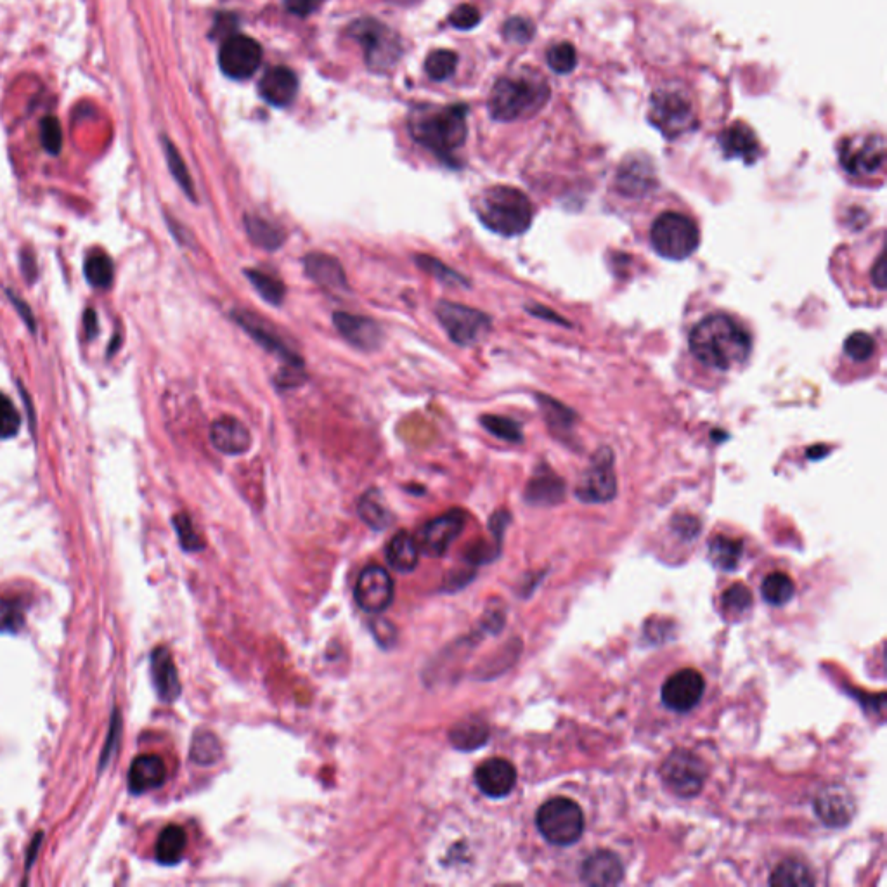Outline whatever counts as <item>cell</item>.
<instances>
[{
	"instance_id": "cell-1",
	"label": "cell",
	"mask_w": 887,
	"mask_h": 887,
	"mask_svg": "<svg viewBox=\"0 0 887 887\" xmlns=\"http://www.w3.org/2000/svg\"><path fill=\"white\" fill-rule=\"evenodd\" d=\"M690 350L707 368L733 370L751 354V337L730 316L713 314L693 328Z\"/></svg>"
},
{
	"instance_id": "cell-2",
	"label": "cell",
	"mask_w": 887,
	"mask_h": 887,
	"mask_svg": "<svg viewBox=\"0 0 887 887\" xmlns=\"http://www.w3.org/2000/svg\"><path fill=\"white\" fill-rule=\"evenodd\" d=\"M409 132L416 143L451 163L467 139V106H421L409 118Z\"/></svg>"
},
{
	"instance_id": "cell-3",
	"label": "cell",
	"mask_w": 887,
	"mask_h": 887,
	"mask_svg": "<svg viewBox=\"0 0 887 887\" xmlns=\"http://www.w3.org/2000/svg\"><path fill=\"white\" fill-rule=\"evenodd\" d=\"M548 99L546 80L532 70H520L499 78L489 98V111L499 122H513L538 113Z\"/></svg>"
},
{
	"instance_id": "cell-4",
	"label": "cell",
	"mask_w": 887,
	"mask_h": 887,
	"mask_svg": "<svg viewBox=\"0 0 887 887\" xmlns=\"http://www.w3.org/2000/svg\"><path fill=\"white\" fill-rule=\"evenodd\" d=\"M475 212L484 226L505 238L524 234L532 224V203L520 189L493 186L480 193Z\"/></svg>"
},
{
	"instance_id": "cell-5",
	"label": "cell",
	"mask_w": 887,
	"mask_h": 887,
	"mask_svg": "<svg viewBox=\"0 0 887 887\" xmlns=\"http://www.w3.org/2000/svg\"><path fill=\"white\" fill-rule=\"evenodd\" d=\"M349 35L363 47L366 65L375 72H387L399 61L402 44L399 35L373 18H361L349 26Z\"/></svg>"
},
{
	"instance_id": "cell-6",
	"label": "cell",
	"mask_w": 887,
	"mask_h": 887,
	"mask_svg": "<svg viewBox=\"0 0 887 887\" xmlns=\"http://www.w3.org/2000/svg\"><path fill=\"white\" fill-rule=\"evenodd\" d=\"M650 240L664 259L685 260L699 248V227L687 215L666 212L655 219Z\"/></svg>"
},
{
	"instance_id": "cell-7",
	"label": "cell",
	"mask_w": 887,
	"mask_h": 887,
	"mask_svg": "<svg viewBox=\"0 0 887 887\" xmlns=\"http://www.w3.org/2000/svg\"><path fill=\"white\" fill-rule=\"evenodd\" d=\"M648 120L661 130L667 139H676L697 124L693 101L683 89L664 87L650 98Z\"/></svg>"
},
{
	"instance_id": "cell-8",
	"label": "cell",
	"mask_w": 887,
	"mask_h": 887,
	"mask_svg": "<svg viewBox=\"0 0 887 887\" xmlns=\"http://www.w3.org/2000/svg\"><path fill=\"white\" fill-rule=\"evenodd\" d=\"M536 825L541 836L551 844L572 846L583 837V810L572 799L555 797L539 808Z\"/></svg>"
},
{
	"instance_id": "cell-9",
	"label": "cell",
	"mask_w": 887,
	"mask_h": 887,
	"mask_svg": "<svg viewBox=\"0 0 887 887\" xmlns=\"http://www.w3.org/2000/svg\"><path fill=\"white\" fill-rule=\"evenodd\" d=\"M435 316L442 324L447 337L451 338V342L460 347L479 344L480 340L491 331V318L486 312L468 305L442 300L435 307Z\"/></svg>"
},
{
	"instance_id": "cell-10",
	"label": "cell",
	"mask_w": 887,
	"mask_h": 887,
	"mask_svg": "<svg viewBox=\"0 0 887 887\" xmlns=\"http://www.w3.org/2000/svg\"><path fill=\"white\" fill-rule=\"evenodd\" d=\"M661 775L667 789L676 796L693 797L706 784L707 768L697 754L687 749H678L667 756L662 764Z\"/></svg>"
},
{
	"instance_id": "cell-11",
	"label": "cell",
	"mask_w": 887,
	"mask_h": 887,
	"mask_svg": "<svg viewBox=\"0 0 887 887\" xmlns=\"http://www.w3.org/2000/svg\"><path fill=\"white\" fill-rule=\"evenodd\" d=\"M842 169L851 175H875L886 163V141L881 134L848 137L839 151Z\"/></svg>"
},
{
	"instance_id": "cell-12",
	"label": "cell",
	"mask_w": 887,
	"mask_h": 887,
	"mask_svg": "<svg viewBox=\"0 0 887 887\" xmlns=\"http://www.w3.org/2000/svg\"><path fill=\"white\" fill-rule=\"evenodd\" d=\"M465 524H467V513L460 508H454V510L442 513L439 517L432 518L430 522L421 527L418 538H416L421 553L432 558L446 555L449 546L460 538Z\"/></svg>"
},
{
	"instance_id": "cell-13",
	"label": "cell",
	"mask_w": 887,
	"mask_h": 887,
	"mask_svg": "<svg viewBox=\"0 0 887 887\" xmlns=\"http://www.w3.org/2000/svg\"><path fill=\"white\" fill-rule=\"evenodd\" d=\"M233 319L240 324L241 330L247 331L248 335L262 349L279 357L283 366H305L300 354H297L290 345L286 344L285 338L281 337L276 328L266 319L260 318L250 311H241V309H236L233 312Z\"/></svg>"
},
{
	"instance_id": "cell-14",
	"label": "cell",
	"mask_w": 887,
	"mask_h": 887,
	"mask_svg": "<svg viewBox=\"0 0 887 887\" xmlns=\"http://www.w3.org/2000/svg\"><path fill=\"white\" fill-rule=\"evenodd\" d=\"M219 63L227 77L245 80L259 70L262 63V47L252 37L233 35L222 44Z\"/></svg>"
},
{
	"instance_id": "cell-15",
	"label": "cell",
	"mask_w": 887,
	"mask_h": 887,
	"mask_svg": "<svg viewBox=\"0 0 887 887\" xmlns=\"http://www.w3.org/2000/svg\"><path fill=\"white\" fill-rule=\"evenodd\" d=\"M356 602L364 612L382 614L394 602V581L389 570L368 565L356 584Z\"/></svg>"
},
{
	"instance_id": "cell-16",
	"label": "cell",
	"mask_w": 887,
	"mask_h": 887,
	"mask_svg": "<svg viewBox=\"0 0 887 887\" xmlns=\"http://www.w3.org/2000/svg\"><path fill=\"white\" fill-rule=\"evenodd\" d=\"M706 690V681L695 669H681L667 678L662 687V702L676 713H688L699 704Z\"/></svg>"
},
{
	"instance_id": "cell-17",
	"label": "cell",
	"mask_w": 887,
	"mask_h": 887,
	"mask_svg": "<svg viewBox=\"0 0 887 887\" xmlns=\"http://www.w3.org/2000/svg\"><path fill=\"white\" fill-rule=\"evenodd\" d=\"M304 271L305 276L330 297L344 298L345 295H349L350 286L344 267L328 253H307L304 259Z\"/></svg>"
},
{
	"instance_id": "cell-18",
	"label": "cell",
	"mask_w": 887,
	"mask_h": 887,
	"mask_svg": "<svg viewBox=\"0 0 887 887\" xmlns=\"http://www.w3.org/2000/svg\"><path fill=\"white\" fill-rule=\"evenodd\" d=\"M617 482L612 454L609 451L600 454L590 470H586L583 479L577 486V498L586 503H605L616 496Z\"/></svg>"
},
{
	"instance_id": "cell-19",
	"label": "cell",
	"mask_w": 887,
	"mask_h": 887,
	"mask_svg": "<svg viewBox=\"0 0 887 887\" xmlns=\"http://www.w3.org/2000/svg\"><path fill=\"white\" fill-rule=\"evenodd\" d=\"M333 324L338 333L357 350L373 352L382 345V326L376 323L375 319L349 312H335Z\"/></svg>"
},
{
	"instance_id": "cell-20",
	"label": "cell",
	"mask_w": 887,
	"mask_h": 887,
	"mask_svg": "<svg viewBox=\"0 0 887 887\" xmlns=\"http://www.w3.org/2000/svg\"><path fill=\"white\" fill-rule=\"evenodd\" d=\"M475 784L482 794L501 799L510 796L517 785V770L503 758L487 759L475 771Z\"/></svg>"
},
{
	"instance_id": "cell-21",
	"label": "cell",
	"mask_w": 887,
	"mask_h": 887,
	"mask_svg": "<svg viewBox=\"0 0 887 887\" xmlns=\"http://www.w3.org/2000/svg\"><path fill=\"white\" fill-rule=\"evenodd\" d=\"M815 811L825 825L841 829L846 827L856 813L855 797L844 787H827L815 799Z\"/></svg>"
},
{
	"instance_id": "cell-22",
	"label": "cell",
	"mask_w": 887,
	"mask_h": 887,
	"mask_svg": "<svg viewBox=\"0 0 887 887\" xmlns=\"http://www.w3.org/2000/svg\"><path fill=\"white\" fill-rule=\"evenodd\" d=\"M210 441L219 453L240 456L250 451L252 434L243 421L234 416H221L210 427Z\"/></svg>"
},
{
	"instance_id": "cell-23",
	"label": "cell",
	"mask_w": 887,
	"mask_h": 887,
	"mask_svg": "<svg viewBox=\"0 0 887 887\" xmlns=\"http://www.w3.org/2000/svg\"><path fill=\"white\" fill-rule=\"evenodd\" d=\"M624 877V867L616 853L600 849L584 860L581 879L588 886H617Z\"/></svg>"
},
{
	"instance_id": "cell-24",
	"label": "cell",
	"mask_w": 887,
	"mask_h": 887,
	"mask_svg": "<svg viewBox=\"0 0 887 887\" xmlns=\"http://www.w3.org/2000/svg\"><path fill=\"white\" fill-rule=\"evenodd\" d=\"M719 144L726 158H740L747 165H752L761 156L758 137L744 122H735L723 130V134L719 136Z\"/></svg>"
},
{
	"instance_id": "cell-25",
	"label": "cell",
	"mask_w": 887,
	"mask_h": 887,
	"mask_svg": "<svg viewBox=\"0 0 887 887\" xmlns=\"http://www.w3.org/2000/svg\"><path fill=\"white\" fill-rule=\"evenodd\" d=\"M167 780V766L156 754H143L132 761L129 770V789L132 794H144L162 787Z\"/></svg>"
},
{
	"instance_id": "cell-26",
	"label": "cell",
	"mask_w": 887,
	"mask_h": 887,
	"mask_svg": "<svg viewBox=\"0 0 887 887\" xmlns=\"http://www.w3.org/2000/svg\"><path fill=\"white\" fill-rule=\"evenodd\" d=\"M151 676L155 683L158 697L163 702H174L181 693V681L175 667L174 659L165 647L156 648L151 654Z\"/></svg>"
},
{
	"instance_id": "cell-27",
	"label": "cell",
	"mask_w": 887,
	"mask_h": 887,
	"mask_svg": "<svg viewBox=\"0 0 887 887\" xmlns=\"http://www.w3.org/2000/svg\"><path fill=\"white\" fill-rule=\"evenodd\" d=\"M297 91V77L285 66H276L269 70L259 84L260 96L274 106H288L297 96Z\"/></svg>"
},
{
	"instance_id": "cell-28",
	"label": "cell",
	"mask_w": 887,
	"mask_h": 887,
	"mask_svg": "<svg viewBox=\"0 0 887 887\" xmlns=\"http://www.w3.org/2000/svg\"><path fill=\"white\" fill-rule=\"evenodd\" d=\"M245 229L253 245L267 252L278 250L286 241L285 229L279 226L278 222L266 219L262 215H245Z\"/></svg>"
},
{
	"instance_id": "cell-29",
	"label": "cell",
	"mask_w": 887,
	"mask_h": 887,
	"mask_svg": "<svg viewBox=\"0 0 887 887\" xmlns=\"http://www.w3.org/2000/svg\"><path fill=\"white\" fill-rule=\"evenodd\" d=\"M420 555L418 541L415 536H411L406 531L397 532L387 546V560H389L390 567L402 574H408L411 570L416 569V565L420 562Z\"/></svg>"
},
{
	"instance_id": "cell-30",
	"label": "cell",
	"mask_w": 887,
	"mask_h": 887,
	"mask_svg": "<svg viewBox=\"0 0 887 887\" xmlns=\"http://www.w3.org/2000/svg\"><path fill=\"white\" fill-rule=\"evenodd\" d=\"M188 846V836L179 825H167L156 841L155 856L162 865H175L182 860Z\"/></svg>"
},
{
	"instance_id": "cell-31",
	"label": "cell",
	"mask_w": 887,
	"mask_h": 887,
	"mask_svg": "<svg viewBox=\"0 0 887 887\" xmlns=\"http://www.w3.org/2000/svg\"><path fill=\"white\" fill-rule=\"evenodd\" d=\"M489 739V726L480 719H465L449 732L451 744L460 751H475Z\"/></svg>"
},
{
	"instance_id": "cell-32",
	"label": "cell",
	"mask_w": 887,
	"mask_h": 887,
	"mask_svg": "<svg viewBox=\"0 0 887 887\" xmlns=\"http://www.w3.org/2000/svg\"><path fill=\"white\" fill-rule=\"evenodd\" d=\"M359 515L363 518L364 524L370 525L375 531H383L392 524V513L385 505L382 494L376 489L368 491L359 501Z\"/></svg>"
},
{
	"instance_id": "cell-33",
	"label": "cell",
	"mask_w": 887,
	"mask_h": 887,
	"mask_svg": "<svg viewBox=\"0 0 887 887\" xmlns=\"http://www.w3.org/2000/svg\"><path fill=\"white\" fill-rule=\"evenodd\" d=\"M245 276L267 304L281 305L285 302L286 286L278 276L260 269H245Z\"/></svg>"
},
{
	"instance_id": "cell-34",
	"label": "cell",
	"mask_w": 887,
	"mask_h": 887,
	"mask_svg": "<svg viewBox=\"0 0 887 887\" xmlns=\"http://www.w3.org/2000/svg\"><path fill=\"white\" fill-rule=\"evenodd\" d=\"M770 884L777 887H810L815 886V877L804 863L785 860L773 870Z\"/></svg>"
},
{
	"instance_id": "cell-35",
	"label": "cell",
	"mask_w": 887,
	"mask_h": 887,
	"mask_svg": "<svg viewBox=\"0 0 887 887\" xmlns=\"http://www.w3.org/2000/svg\"><path fill=\"white\" fill-rule=\"evenodd\" d=\"M744 553V544L739 539L718 536L711 541L709 546V558L718 569L733 570L739 565Z\"/></svg>"
},
{
	"instance_id": "cell-36",
	"label": "cell",
	"mask_w": 887,
	"mask_h": 887,
	"mask_svg": "<svg viewBox=\"0 0 887 887\" xmlns=\"http://www.w3.org/2000/svg\"><path fill=\"white\" fill-rule=\"evenodd\" d=\"M619 184H621L624 193L641 195L643 191H648L652 186V170L648 165H643L640 160H633L631 163L622 165L621 172H619Z\"/></svg>"
},
{
	"instance_id": "cell-37",
	"label": "cell",
	"mask_w": 887,
	"mask_h": 887,
	"mask_svg": "<svg viewBox=\"0 0 887 887\" xmlns=\"http://www.w3.org/2000/svg\"><path fill=\"white\" fill-rule=\"evenodd\" d=\"M794 593H796L794 581L784 572H773L770 576L764 577L761 584V595L771 605H785L790 602Z\"/></svg>"
},
{
	"instance_id": "cell-38",
	"label": "cell",
	"mask_w": 887,
	"mask_h": 887,
	"mask_svg": "<svg viewBox=\"0 0 887 887\" xmlns=\"http://www.w3.org/2000/svg\"><path fill=\"white\" fill-rule=\"evenodd\" d=\"M85 278L94 288L106 290L113 283V262L104 252H94L85 260Z\"/></svg>"
},
{
	"instance_id": "cell-39",
	"label": "cell",
	"mask_w": 887,
	"mask_h": 887,
	"mask_svg": "<svg viewBox=\"0 0 887 887\" xmlns=\"http://www.w3.org/2000/svg\"><path fill=\"white\" fill-rule=\"evenodd\" d=\"M416 266L421 271L427 272L428 276L437 279L439 283L446 286H467V279L461 276L460 272L454 271L453 267L446 266L442 260L435 259L432 255H416Z\"/></svg>"
},
{
	"instance_id": "cell-40",
	"label": "cell",
	"mask_w": 887,
	"mask_h": 887,
	"mask_svg": "<svg viewBox=\"0 0 887 887\" xmlns=\"http://www.w3.org/2000/svg\"><path fill=\"white\" fill-rule=\"evenodd\" d=\"M562 493H564V486H562V482L557 477L541 475V477H534L531 480V484L527 486L525 496H527L531 503L544 505V503H555V501L562 498Z\"/></svg>"
},
{
	"instance_id": "cell-41",
	"label": "cell",
	"mask_w": 887,
	"mask_h": 887,
	"mask_svg": "<svg viewBox=\"0 0 887 887\" xmlns=\"http://www.w3.org/2000/svg\"><path fill=\"white\" fill-rule=\"evenodd\" d=\"M163 148H165L167 163H169V169L172 175H174L175 181L181 186L182 191L186 193L189 200L196 201L195 184H193L188 167H186V163L182 160V156L179 155V151H177L174 144L170 143L169 139H163Z\"/></svg>"
},
{
	"instance_id": "cell-42",
	"label": "cell",
	"mask_w": 887,
	"mask_h": 887,
	"mask_svg": "<svg viewBox=\"0 0 887 887\" xmlns=\"http://www.w3.org/2000/svg\"><path fill=\"white\" fill-rule=\"evenodd\" d=\"M222 745L214 733H200L196 735L191 749V759L196 764H214L221 759Z\"/></svg>"
},
{
	"instance_id": "cell-43",
	"label": "cell",
	"mask_w": 887,
	"mask_h": 887,
	"mask_svg": "<svg viewBox=\"0 0 887 887\" xmlns=\"http://www.w3.org/2000/svg\"><path fill=\"white\" fill-rule=\"evenodd\" d=\"M456 65H458V56L453 51L439 49L428 56L425 70H427L428 77L441 82L453 75Z\"/></svg>"
},
{
	"instance_id": "cell-44",
	"label": "cell",
	"mask_w": 887,
	"mask_h": 887,
	"mask_svg": "<svg viewBox=\"0 0 887 887\" xmlns=\"http://www.w3.org/2000/svg\"><path fill=\"white\" fill-rule=\"evenodd\" d=\"M480 423L489 434L496 435L498 439L508 442L522 441V428L517 421L505 418V416L486 415L480 418Z\"/></svg>"
},
{
	"instance_id": "cell-45",
	"label": "cell",
	"mask_w": 887,
	"mask_h": 887,
	"mask_svg": "<svg viewBox=\"0 0 887 887\" xmlns=\"http://www.w3.org/2000/svg\"><path fill=\"white\" fill-rule=\"evenodd\" d=\"M546 61L553 72L560 73V75L570 73L577 65L576 47L572 46L570 42H558L548 49Z\"/></svg>"
},
{
	"instance_id": "cell-46",
	"label": "cell",
	"mask_w": 887,
	"mask_h": 887,
	"mask_svg": "<svg viewBox=\"0 0 887 887\" xmlns=\"http://www.w3.org/2000/svg\"><path fill=\"white\" fill-rule=\"evenodd\" d=\"M721 602H723V609H725L726 612H732L735 616H739V614H744V612L751 609V590H749L747 586H744V584H733L732 588H728V590L723 593Z\"/></svg>"
},
{
	"instance_id": "cell-47",
	"label": "cell",
	"mask_w": 887,
	"mask_h": 887,
	"mask_svg": "<svg viewBox=\"0 0 887 887\" xmlns=\"http://www.w3.org/2000/svg\"><path fill=\"white\" fill-rule=\"evenodd\" d=\"M21 416L7 395L0 392V439H9L18 434Z\"/></svg>"
},
{
	"instance_id": "cell-48",
	"label": "cell",
	"mask_w": 887,
	"mask_h": 887,
	"mask_svg": "<svg viewBox=\"0 0 887 887\" xmlns=\"http://www.w3.org/2000/svg\"><path fill=\"white\" fill-rule=\"evenodd\" d=\"M40 143L47 153L59 155L63 148V129L58 118L46 117L40 122Z\"/></svg>"
},
{
	"instance_id": "cell-49",
	"label": "cell",
	"mask_w": 887,
	"mask_h": 887,
	"mask_svg": "<svg viewBox=\"0 0 887 887\" xmlns=\"http://www.w3.org/2000/svg\"><path fill=\"white\" fill-rule=\"evenodd\" d=\"M874 350V338L863 331H856L853 335H849L846 344H844V352L855 361H867L874 354Z\"/></svg>"
},
{
	"instance_id": "cell-50",
	"label": "cell",
	"mask_w": 887,
	"mask_h": 887,
	"mask_svg": "<svg viewBox=\"0 0 887 887\" xmlns=\"http://www.w3.org/2000/svg\"><path fill=\"white\" fill-rule=\"evenodd\" d=\"M175 531L179 534V539H181L182 548L186 551H200L203 548V543H201V538L198 536V532H196L195 525L191 522V518L188 515H177L174 518Z\"/></svg>"
},
{
	"instance_id": "cell-51",
	"label": "cell",
	"mask_w": 887,
	"mask_h": 887,
	"mask_svg": "<svg viewBox=\"0 0 887 887\" xmlns=\"http://www.w3.org/2000/svg\"><path fill=\"white\" fill-rule=\"evenodd\" d=\"M23 626V612L14 600H0V631H18Z\"/></svg>"
},
{
	"instance_id": "cell-52",
	"label": "cell",
	"mask_w": 887,
	"mask_h": 887,
	"mask_svg": "<svg viewBox=\"0 0 887 887\" xmlns=\"http://www.w3.org/2000/svg\"><path fill=\"white\" fill-rule=\"evenodd\" d=\"M534 35V25L525 18H512L505 25V37L517 44H525L529 42Z\"/></svg>"
},
{
	"instance_id": "cell-53",
	"label": "cell",
	"mask_w": 887,
	"mask_h": 887,
	"mask_svg": "<svg viewBox=\"0 0 887 887\" xmlns=\"http://www.w3.org/2000/svg\"><path fill=\"white\" fill-rule=\"evenodd\" d=\"M449 21H451V25L460 28V30H470L473 26L479 25L480 13L470 4H463V6L454 9L449 16Z\"/></svg>"
},
{
	"instance_id": "cell-54",
	"label": "cell",
	"mask_w": 887,
	"mask_h": 887,
	"mask_svg": "<svg viewBox=\"0 0 887 887\" xmlns=\"http://www.w3.org/2000/svg\"><path fill=\"white\" fill-rule=\"evenodd\" d=\"M323 4V0H285V6L290 13L297 16H309V14L318 11V7Z\"/></svg>"
},
{
	"instance_id": "cell-55",
	"label": "cell",
	"mask_w": 887,
	"mask_h": 887,
	"mask_svg": "<svg viewBox=\"0 0 887 887\" xmlns=\"http://www.w3.org/2000/svg\"><path fill=\"white\" fill-rule=\"evenodd\" d=\"M872 279H874V285L879 288V290H884L886 288L887 283V266H886V255L882 253L879 260H877V264H875L874 272H872Z\"/></svg>"
},
{
	"instance_id": "cell-56",
	"label": "cell",
	"mask_w": 887,
	"mask_h": 887,
	"mask_svg": "<svg viewBox=\"0 0 887 887\" xmlns=\"http://www.w3.org/2000/svg\"><path fill=\"white\" fill-rule=\"evenodd\" d=\"M85 331H87V338H92L96 335V331H98V318H96V314L92 309L85 312L84 318Z\"/></svg>"
},
{
	"instance_id": "cell-57",
	"label": "cell",
	"mask_w": 887,
	"mask_h": 887,
	"mask_svg": "<svg viewBox=\"0 0 887 887\" xmlns=\"http://www.w3.org/2000/svg\"><path fill=\"white\" fill-rule=\"evenodd\" d=\"M11 300H13V304L20 309L21 314L25 316L26 323H30V328H33L32 314H30V309L26 307V305L21 304L20 297H16V295H11Z\"/></svg>"
},
{
	"instance_id": "cell-58",
	"label": "cell",
	"mask_w": 887,
	"mask_h": 887,
	"mask_svg": "<svg viewBox=\"0 0 887 887\" xmlns=\"http://www.w3.org/2000/svg\"><path fill=\"white\" fill-rule=\"evenodd\" d=\"M390 2H397V4H404V2H413V0H390Z\"/></svg>"
}]
</instances>
